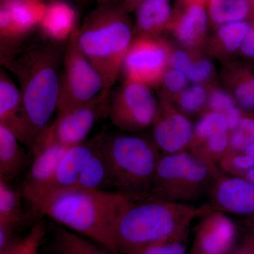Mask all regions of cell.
Returning <instances> with one entry per match:
<instances>
[{
	"mask_svg": "<svg viewBox=\"0 0 254 254\" xmlns=\"http://www.w3.org/2000/svg\"><path fill=\"white\" fill-rule=\"evenodd\" d=\"M213 83H192L177 97L173 104L187 116L205 113Z\"/></svg>",
	"mask_w": 254,
	"mask_h": 254,
	"instance_id": "f546056e",
	"label": "cell"
},
{
	"mask_svg": "<svg viewBox=\"0 0 254 254\" xmlns=\"http://www.w3.org/2000/svg\"><path fill=\"white\" fill-rule=\"evenodd\" d=\"M208 26L205 5L181 2L174 9L173 18L166 32L182 48L203 50L208 39Z\"/></svg>",
	"mask_w": 254,
	"mask_h": 254,
	"instance_id": "5bb4252c",
	"label": "cell"
},
{
	"mask_svg": "<svg viewBox=\"0 0 254 254\" xmlns=\"http://www.w3.org/2000/svg\"><path fill=\"white\" fill-rule=\"evenodd\" d=\"M235 222L225 213L212 210L202 217L195 234L193 254H227L237 238Z\"/></svg>",
	"mask_w": 254,
	"mask_h": 254,
	"instance_id": "2e32d148",
	"label": "cell"
},
{
	"mask_svg": "<svg viewBox=\"0 0 254 254\" xmlns=\"http://www.w3.org/2000/svg\"><path fill=\"white\" fill-rule=\"evenodd\" d=\"M4 1H5V0H0V3L3 2Z\"/></svg>",
	"mask_w": 254,
	"mask_h": 254,
	"instance_id": "bcb514c9",
	"label": "cell"
},
{
	"mask_svg": "<svg viewBox=\"0 0 254 254\" xmlns=\"http://www.w3.org/2000/svg\"><path fill=\"white\" fill-rule=\"evenodd\" d=\"M187 238L164 241L148 246L133 254H187Z\"/></svg>",
	"mask_w": 254,
	"mask_h": 254,
	"instance_id": "d590c367",
	"label": "cell"
},
{
	"mask_svg": "<svg viewBox=\"0 0 254 254\" xmlns=\"http://www.w3.org/2000/svg\"><path fill=\"white\" fill-rule=\"evenodd\" d=\"M78 15L76 10L64 0H51L39 29L43 39L55 43H66L77 26Z\"/></svg>",
	"mask_w": 254,
	"mask_h": 254,
	"instance_id": "ffe728a7",
	"label": "cell"
},
{
	"mask_svg": "<svg viewBox=\"0 0 254 254\" xmlns=\"http://www.w3.org/2000/svg\"><path fill=\"white\" fill-rule=\"evenodd\" d=\"M100 134L113 189L126 194H150L162 155L152 136L121 131Z\"/></svg>",
	"mask_w": 254,
	"mask_h": 254,
	"instance_id": "5b68a950",
	"label": "cell"
},
{
	"mask_svg": "<svg viewBox=\"0 0 254 254\" xmlns=\"http://www.w3.org/2000/svg\"><path fill=\"white\" fill-rule=\"evenodd\" d=\"M251 9V21L254 20V0H248Z\"/></svg>",
	"mask_w": 254,
	"mask_h": 254,
	"instance_id": "ee69618b",
	"label": "cell"
},
{
	"mask_svg": "<svg viewBox=\"0 0 254 254\" xmlns=\"http://www.w3.org/2000/svg\"><path fill=\"white\" fill-rule=\"evenodd\" d=\"M48 232L46 222L38 220L26 237L18 240L9 249L0 254H38Z\"/></svg>",
	"mask_w": 254,
	"mask_h": 254,
	"instance_id": "4dcf8cb0",
	"label": "cell"
},
{
	"mask_svg": "<svg viewBox=\"0 0 254 254\" xmlns=\"http://www.w3.org/2000/svg\"><path fill=\"white\" fill-rule=\"evenodd\" d=\"M208 198L212 210L254 215V185L244 177L222 175L214 184Z\"/></svg>",
	"mask_w": 254,
	"mask_h": 254,
	"instance_id": "9a60e30c",
	"label": "cell"
},
{
	"mask_svg": "<svg viewBox=\"0 0 254 254\" xmlns=\"http://www.w3.org/2000/svg\"><path fill=\"white\" fill-rule=\"evenodd\" d=\"M88 1H95L98 4H119L123 0H88Z\"/></svg>",
	"mask_w": 254,
	"mask_h": 254,
	"instance_id": "60d3db41",
	"label": "cell"
},
{
	"mask_svg": "<svg viewBox=\"0 0 254 254\" xmlns=\"http://www.w3.org/2000/svg\"><path fill=\"white\" fill-rule=\"evenodd\" d=\"M242 252L247 254H254V229L251 232Z\"/></svg>",
	"mask_w": 254,
	"mask_h": 254,
	"instance_id": "f35d334b",
	"label": "cell"
},
{
	"mask_svg": "<svg viewBox=\"0 0 254 254\" xmlns=\"http://www.w3.org/2000/svg\"><path fill=\"white\" fill-rule=\"evenodd\" d=\"M96 138L97 144L94 152L87 163L76 187L108 190V189H113L109 165L102 146L100 134Z\"/></svg>",
	"mask_w": 254,
	"mask_h": 254,
	"instance_id": "484cf974",
	"label": "cell"
},
{
	"mask_svg": "<svg viewBox=\"0 0 254 254\" xmlns=\"http://www.w3.org/2000/svg\"><path fill=\"white\" fill-rule=\"evenodd\" d=\"M129 195L71 187L48 192L33 208L113 254L114 225Z\"/></svg>",
	"mask_w": 254,
	"mask_h": 254,
	"instance_id": "3957f363",
	"label": "cell"
},
{
	"mask_svg": "<svg viewBox=\"0 0 254 254\" xmlns=\"http://www.w3.org/2000/svg\"><path fill=\"white\" fill-rule=\"evenodd\" d=\"M66 43L42 38L1 62V66L14 73L19 83L31 148L50 126L58 110Z\"/></svg>",
	"mask_w": 254,
	"mask_h": 254,
	"instance_id": "6da1fadb",
	"label": "cell"
},
{
	"mask_svg": "<svg viewBox=\"0 0 254 254\" xmlns=\"http://www.w3.org/2000/svg\"><path fill=\"white\" fill-rule=\"evenodd\" d=\"M254 142V113L244 111L240 126L230 132V150L242 152L246 147Z\"/></svg>",
	"mask_w": 254,
	"mask_h": 254,
	"instance_id": "836d02e7",
	"label": "cell"
},
{
	"mask_svg": "<svg viewBox=\"0 0 254 254\" xmlns=\"http://www.w3.org/2000/svg\"><path fill=\"white\" fill-rule=\"evenodd\" d=\"M110 95L111 90H103L89 101L58 113L54 123L40 138L68 148L84 143L95 124L100 119L108 117Z\"/></svg>",
	"mask_w": 254,
	"mask_h": 254,
	"instance_id": "30bf717a",
	"label": "cell"
},
{
	"mask_svg": "<svg viewBox=\"0 0 254 254\" xmlns=\"http://www.w3.org/2000/svg\"><path fill=\"white\" fill-rule=\"evenodd\" d=\"M242 177H244L254 185V168L248 170Z\"/></svg>",
	"mask_w": 254,
	"mask_h": 254,
	"instance_id": "ab89813d",
	"label": "cell"
},
{
	"mask_svg": "<svg viewBox=\"0 0 254 254\" xmlns=\"http://www.w3.org/2000/svg\"><path fill=\"white\" fill-rule=\"evenodd\" d=\"M47 4L46 0H5L0 4L8 10L16 26L28 36L39 28Z\"/></svg>",
	"mask_w": 254,
	"mask_h": 254,
	"instance_id": "d4e9b609",
	"label": "cell"
},
{
	"mask_svg": "<svg viewBox=\"0 0 254 254\" xmlns=\"http://www.w3.org/2000/svg\"><path fill=\"white\" fill-rule=\"evenodd\" d=\"M210 211L209 204L197 207L150 194L130 195L114 225L113 254H133L159 242L187 237L193 220Z\"/></svg>",
	"mask_w": 254,
	"mask_h": 254,
	"instance_id": "7a4b0ae2",
	"label": "cell"
},
{
	"mask_svg": "<svg viewBox=\"0 0 254 254\" xmlns=\"http://www.w3.org/2000/svg\"><path fill=\"white\" fill-rule=\"evenodd\" d=\"M78 26L68 38L60 76L58 113L89 101L104 90L103 79L80 48Z\"/></svg>",
	"mask_w": 254,
	"mask_h": 254,
	"instance_id": "52a82bcc",
	"label": "cell"
},
{
	"mask_svg": "<svg viewBox=\"0 0 254 254\" xmlns=\"http://www.w3.org/2000/svg\"><path fill=\"white\" fill-rule=\"evenodd\" d=\"M250 27V21H236L218 26L207 39L203 49L205 55L224 63L231 61L234 56L239 55Z\"/></svg>",
	"mask_w": 254,
	"mask_h": 254,
	"instance_id": "44dd1931",
	"label": "cell"
},
{
	"mask_svg": "<svg viewBox=\"0 0 254 254\" xmlns=\"http://www.w3.org/2000/svg\"><path fill=\"white\" fill-rule=\"evenodd\" d=\"M230 131L221 114L205 111L194 126L190 151L206 163L216 165L230 153Z\"/></svg>",
	"mask_w": 254,
	"mask_h": 254,
	"instance_id": "4fadbf2b",
	"label": "cell"
},
{
	"mask_svg": "<svg viewBox=\"0 0 254 254\" xmlns=\"http://www.w3.org/2000/svg\"><path fill=\"white\" fill-rule=\"evenodd\" d=\"M96 144L95 136L82 144L68 148L60 161L53 184L46 193L51 190L77 187L80 177L93 155Z\"/></svg>",
	"mask_w": 254,
	"mask_h": 254,
	"instance_id": "603a6c76",
	"label": "cell"
},
{
	"mask_svg": "<svg viewBox=\"0 0 254 254\" xmlns=\"http://www.w3.org/2000/svg\"><path fill=\"white\" fill-rule=\"evenodd\" d=\"M235 254H247L245 253V252H237V253Z\"/></svg>",
	"mask_w": 254,
	"mask_h": 254,
	"instance_id": "f6af8a7d",
	"label": "cell"
},
{
	"mask_svg": "<svg viewBox=\"0 0 254 254\" xmlns=\"http://www.w3.org/2000/svg\"><path fill=\"white\" fill-rule=\"evenodd\" d=\"M242 152L254 158V143H251L248 146L246 147L245 150Z\"/></svg>",
	"mask_w": 254,
	"mask_h": 254,
	"instance_id": "7bdbcfd3",
	"label": "cell"
},
{
	"mask_svg": "<svg viewBox=\"0 0 254 254\" xmlns=\"http://www.w3.org/2000/svg\"><path fill=\"white\" fill-rule=\"evenodd\" d=\"M208 0H180V1L185 4H200L206 6Z\"/></svg>",
	"mask_w": 254,
	"mask_h": 254,
	"instance_id": "b9f144b4",
	"label": "cell"
},
{
	"mask_svg": "<svg viewBox=\"0 0 254 254\" xmlns=\"http://www.w3.org/2000/svg\"><path fill=\"white\" fill-rule=\"evenodd\" d=\"M225 175L242 177L250 169L254 168V158L244 152L229 153L217 164Z\"/></svg>",
	"mask_w": 254,
	"mask_h": 254,
	"instance_id": "e575fe53",
	"label": "cell"
},
{
	"mask_svg": "<svg viewBox=\"0 0 254 254\" xmlns=\"http://www.w3.org/2000/svg\"><path fill=\"white\" fill-rule=\"evenodd\" d=\"M205 111L215 112L223 115L230 132L238 128L244 115V110L238 106L231 94L223 87L216 86L215 83L210 88Z\"/></svg>",
	"mask_w": 254,
	"mask_h": 254,
	"instance_id": "f1b7e54d",
	"label": "cell"
},
{
	"mask_svg": "<svg viewBox=\"0 0 254 254\" xmlns=\"http://www.w3.org/2000/svg\"><path fill=\"white\" fill-rule=\"evenodd\" d=\"M206 10L209 26L214 29L226 23L251 21L248 0H208Z\"/></svg>",
	"mask_w": 254,
	"mask_h": 254,
	"instance_id": "4316f807",
	"label": "cell"
},
{
	"mask_svg": "<svg viewBox=\"0 0 254 254\" xmlns=\"http://www.w3.org/2000/svg\"><path fill=\"white\" fill-rule=\"evenodd\" d=\"M242 60L254 64V20L250 21V27L247 32L239 55Z\"/></svg>",
	"mask_w": 254,
	"mask_h": 254,
	"instance_id": "8d00e7d4",
	"label": "cell"
},
{
	"mask_svg": "<svg viewBox=\"0 0 254 254\" xmlns=\"http://www.w3.org/2000/svg\"><path fill=\"white\" fill-rule=\"evenodd\" d=\"M48 250L52 254H112L93 241L63 228L55 232Z\"/></svg>",
	"mask_w": 254,
	"mask_h": 254,
	"instance_id": "83f0119b",
	"label": "cell"
},
{
	"mask_svg": "<svg viewBox=\"0 0 254 254\" xmlns=\"http://www.w3.org/2000/svg\"><path fill=\"white\" fill-rule=\"evenodd\" d=\"M171 49L163 36L133 37L122 68L125 79L158 88L170 67Z\"/></svg>",
	"mask_w": 254,
	"mask_h": 254,
	"instance_id": "9c48e42d",
	"label": "cell"
},
{
	"mask_svg": "<svg viewBox=\"0 0 254 254\" xmlns=\"http://www.w3.org/2000/svg\"><path fill=\"white\" fill-rule=\"evenodd\" d=\"M220 79L241 109L254 113V64L243 60L224 63Z\"/></svg>",
	"mask_w": 254,
	"mask_h": 254,
	"instance_id": "ac0fdd59",
	"label": "cell"
},
{
	"mask_svg": "<svg viewBox=\"0 0 254 254\" xmlns=\"http://www.w3.org/2000/svg\"><path fill=\"white\" fill-rule=\"evenodd\" d=\"M133 37L160 36L173 18L171 0H145L134 11Z\"/></svg>",
	"mask_w": 254,
	"mask_h": 254,
	"instance_id": "7402d4cb",
	"label": "cell"
},
{
	"mask_svg": "<svg viewBox=\"0 0 254 254\" xmlns=\"http://www.w3.org/2000/svg\"><path fill=\"white\" fill-rule=\"evenodd\" d=\"M19 140L6 127L0 125V178L9 182L24 169L26 157Z\"/></svg>",
	"mask_w": 254,
	"mask_h": 254,
	"instance_id": "cb8c5ba5",
	"label": "cell"
},
{
	"mask_svg": "<svg viewBox=\"0 0 254 254\" xmlns=\"http://www.w3.org/2000/svg\"><path fill=\"white\" fill-rule=\"evenodd\" d=\"M0 125L31 148V141L23 113L21 91L4 68L0 69Z\"/></svg>",
	"mask_w": 254,
	"mask_h": 254,
	"instance_id": "e0dca14e",
	"label": "cell"
},
{
	"mask_svg": "<svg viewBox=\"0 0 254 254\" xmlns=\"http://www.w3.org/2000/svg\"><path fill=\"white\" fill-rule=\"evenodd\" d=\"M218 165L200 160L190 150L162 155L150 195L173 203L191 204L207 196L219 177Z\"/></svg>",
	"mask_w": 254,
	"mask_h": 254,
	"instance_id": "8992f818",
	"label": "cell"
},
{
	"mask_svg": "<svg viewBox=\"0 0 254 254\" xmlns=\"http://www.w3.org/2000/svg\"><path fill=\"white\" fill-rule=\"evenodd\" d=\"M186 75L176 68L170 67L158 87L160 100L173 103L177 96L189 86Z\"/></svg>",
	"mask_w": 254,
	"mask_h": 254,
	"instance_id": "d6a6232c",
	"label": "cell"
},
{
	"mask_svg": "<svg viewBox=\"0 0 254 254\" xmlns=\"http://www.w3.org/2000/svg\"><path fill=\"white\" fill-rule=\"evenodd\" d=\"M119 4H97L78 26L80 48L111 90L133 38V23Z\"/></svg>",
	"mask_w": 254,
	"mask_h": 254,
	"instance_id": "277c9868",
	"label": "cell"
},
{
	"mask_svg": "<svg viewBox=\"0 0 254 254\" xmlns=\"http://www.w3.org/2000/svg\"><path fill=\"white\" fill-rule=\"evenodd\" d=\"M67 149L45 138H40L31 148L34 158L21 192L33 208L49 190L60 161Z\"/></svg>",
	"mask_w": 254,
	"mask_h": 254,
	"instance_id": "7c38bea8",
	"label": "cell"
},
{
	"mask_svg": "<svg viewBox=\"0 0 254 254\" xmlns=\"http://www.w3.org/2000/svg\"><path fill=\"white\" fill-rule=\"evenodd\" d=\"M203 50H193L185 75L191 83H213L215 68Z\"/></svg>",
	"mask_w": 254,
	"mask_h": 254,
	"instance_id": "1f68e13d",
	"label": "cell"
},
{
	"mask_svg": "<svg viewBox=\"0 0 254 254\" xmlns=\"http://www.w3.org/2000/svg\"><path fill=\"white\" fill-rule=\"evenodd\" d=\"M152 88L125 79L110 95L108 117L120 131L136 133L153 125L158 102Z\"/></svg>",
	"mask_w": 254,
	"mask_h": 254,
	"instance_id": "ba28073f",
	"label": "cell"
},
{
	"mask_svg": "<svg viewBox=\"0 0 254 254\" xmlns=\"http://www.w3.org/2000/svg\"><path fill=\"white\" fill-rule=\"evenodd\" d=\"M143 1L145 0H123L120 4L127 12L131 14L134 12L138 5L141 4Z\"/></svg>",
	"mask_w": 254,
	"mask_h": 254,
	"instance_id": "74e56055",
	"label": "cell"
},
{
	"mask_svg": "<svg viewBox=\"0 0 254 254\" xmlns=\"http://www.w3.org/2000/svg\"><path fill=\"white\" fill-rule=\"evenodd\" d=\"M152 138L162 155L190 150L194 126L173 103L160 100L152 125Z\"/></svg>",
	"mask_w": 254,
	"mask_h": 254,
	"instance_id": "8fae6325",
	"label": "cell"
},
{
	"mask_svg": "<svg viewBox=\"0 0 254 254\" xmlns=\"http://www.w3.org/2000/svg\"><path fill=\"white\" fill-rule=\"evenodd\" d=\"M21 192L0 178V254L17 242L16 232L26 220L21 207Z\"/></svg>",
	"mask_w": 254,
	"mask_h": 254,
	"instance_id": "d6986e66",
	"label": "cell"
}]
</instances>
